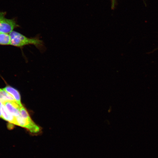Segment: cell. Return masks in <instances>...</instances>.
Returning a JSON list of instances; mask_svg holds the SVG:
<instances>
[{
  "label": "cell",
  "mask_w": 158,
  "mask_h": 158,
  "mask_svg": "<svg viewBox=\"0 0 158 158\" xmlns=\"http://www.w3.org/2000/svg\"><path fill=\"white\" fill-rule=\"evenodd\" d=\"M11 38L10 45L18 47H22L25 45H33L39 49L44 47L43 41L39 38H30L21 33L15 31L9 33Z\"/></svg>",
  "instance_id": "obj_1"
},
{
  "label": "cell",
  "mask_w": 158,
  "mask_h": 158,
  "mask_svg": "<svg viewBox=\"0 0 158 158\" xmlns=\"http://www.w3.org/2000/svg\"><path fill=\"white\" fill-rule=\"evenodd\" d=\"M6 12H0V33H10L19 27L15 19H7Z\"/></svg>",
  "instance_id": "obj_2"
},
{
  "label": "cell",
  "mask_w": 158,
  "mask_h": 158,
  "mask_svg": "<svg viewBox=\"0 0 158 158\" xmlns=\"http://www.w3.org/2000/svg\"><path fill=\"white\" fill-rule=\"evenodd\" d=\"M2 104L9 113L15 117L16 121L17 118L21 117V110L22 107L23 106V104H19L15 100L9 101Z\"/></svg>",
  "instance_id": "obj_3"
},
{
  "label": "cell",
  "mask_w": 158,
  "mask_h": 158,
  "mask_svg": "<svg viewBox=\"0 0 158 158\" xmlns=\"http://www.w3.org/2000/svg\"><path fill=\"white\" fill-rule=\"evenodd\" d=\"M3 89L10 96H11L15 101L19 104H23L21 103V96L19 91L16 89L15 88L12 87L10 86H6Z\"/></svg>",
  "instance_id": "obj_4"
},
{
  "label": "cell",
  "mask_w": 158,
  "mask_h": 158,
  "mask_svg": "<svg viewBox=\"0 0 158 158\" xmlns=\"http://www.w3.org/2000/svg\"><path fill=\"white\" fill-rule=\"evenodd\" d=\"M11 38L9 33H0V45H10Z\"/></svg>",
  "instance_id": "obj_5"
},
{
  "label": "cell",
  "mask_w": 158,
  "mask_h": 158,
  "mask_svg": "<svg viewBox=\"0 0 158 158\" xmlns=\"http://www.w3.org/2000/svg\"><path fill=\"white\" fill-rule=\"evenodd\" d=\"M15 100L11 96L2 89L0 88V102L2 104L9 101Z\"/></svg>",
  "instance_id": "obj_6"
},
{
  "label": "cell",
  "mask_w": 158,
  "mask_h": 158,
  "mask_svg": "<svg viewBox=\"0 0 158 158\" xmlns=\"http://www.w3.org/2000/svg\"><path fill=\"white\" fill-rule=\"evenodd\" d=\"M116 4V0H111V8L112 9H114L115 7Z\"/></svg>",
  "instance_id": "obj_7"
}]
</instances>
